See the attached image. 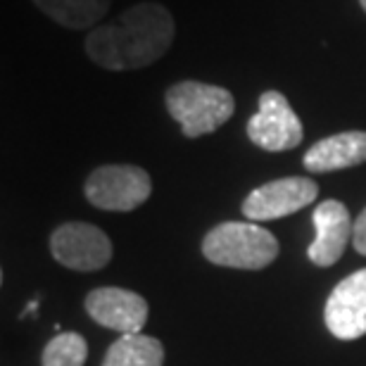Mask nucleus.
I'll return each mask as SVG.
<instances>
[{"label": "nucleus", "instance_id": "dca6fc26", "mask_svg": "<svg viewBox=\"0 0 366 366\" xmlns=\"http://www.w3.org/2000/svg\"><path fill=\"white\" fill-rule=\"evenodd\" d=\"M360 5H362V10L366 12V0H360Z\"/></svg>", "mask_w": 366, "mask_h": 366}, {"label": "nucleus", "instance_id": "6e6552de", "mask_svg": "<svg viewBox=\"0 0 366 366\" xmlns=\"http://www.w3.org/2000/svg\"><path fill=\"white\" fill-rule=\"evenodd\" d=\"M84 307L95 324L117 331L122 335L141 333L148 321V302L143 295L127 288H95L84 300Z\"/></svg>", "mask_w": 366, "mask_h": 366}, {"label": "nucleus", "instance_id": "0eeeda50", "mask_svg": "<svg viewBox=\"0 0 366 366\" xmlns=\"http://www.w3.org/2000/svg\"><path fill=\"white\" fill-rule=\"evenodd\" d=\"M319 195L317 181L310 177H283L254 188L243 200V214L250 222H274L305 209Z\"/></svg>", "mask_w": 366, "mask_h": 366}, {"label": "nucleus", "instance_id": "7ed1b4c3", "mask_svg": "<svg viewBox=\"0 0 366 366\" xmlns=\"http://www.w3.org/2000/svg\"><path fill=\"white\" fill-rule=\"evenodd\" d=\"M164 105L186 138L214 134L236 112V100L229 89L193 79L169 86L164 93Z\"/></svg>", "mask_w": 366, "mask_h": 366}, {"label": "nucleus", "instance_id": "1a4fd4ad", "mask_svg": "<svg viewBox=\"0 0 366 366\" xmlns=\"http://www.w3.org/2000/svg\"><path fill=\"white\" fill-rule=\"evenodd\" d=\"M326 326L335 338L357 340L366 335V269L350 274L326 300Z\"/></svg>", "mask_w": 366, "mask_h": 366}, {"label": "nucleus", "instance_id": "39448f33", "mask_svg": "<svg viewBox=\"0 0 366 366\" xmlns=\"http://www.w3.org/2000/svg\"><path fill=\"white\" fill-rule=\"evenodd\" d=\"M245 131L247 138L267 152L292 150L305 138L302 122L281 91H264L259 95V107L250 117Z\"/></svg>", "mask_w": 366, "mask_h": 366}, {"label": "nucleus", "instance_id": "f03ea898", "mask_svg": "<svg viewBox=\"0 0 366 366\" xmlns=\"http://www.w3.org/2000/svg\"><path fill=\"white\" fill-rule=\"evenodd\" d=\"M202 254L217 267L259 272L278 257V240L254 222H224L207 231Z\"/></svg>", "mask_w": 366, "mask_h": 366}, {"label": "nucleus", "instance_id": "2eb2a0df", "mask_svg": "<svg viewBox=\"0 0 366 366\" xmlns=\"http://www.w3.org/2000/svg\"><path fill=\"white\" fill-rule=\"evenodd\" d=\"M352 245L355 250L366 257V207L360 212V217L355 219V231H352Z\"/></svg>", "mask_w": 366, "mask_h": 366}, {"label": "nucleus", "instance_id": "f8f14e48", "mask_svg": "<svg viewBox=\"0 0 366 366\" xmlns=\"http://www.w3.org/2000/svg\"><path fill=\"white\" fill-rule=\"evenodd\" d=\"M48 19L71 31H91L105 19L112 0H31Z\"/></svg>", "mask_w": 366, "mask_h": 366}, {"label": "nucleus", "instance_id": "9b49d317", "mask_svg": "<svg viewBox=\"0 0 366 366\" xmlns=\"http://www.w3.org/2000/svg\"><path fill=\"white\" fill-rule=\"evenodd\" d=\"M366 162V131H342L321 138L305 152L302 164L312 174H328Z\"/></svg>", "mask_w": 366, "mask_h": 366}, {"label": "nucleus", "instance_id": "9d476101", "mask_svg": "<svg viewBox=\"0 0 366 366\" xmlns=\"http://www.w3.org/2000/svg\"><path fill=\"white\" fill-rule=\"evenodd\" d=\"M312 222L317 229V238L312 240L307 257L321 269L333 267L352 240L355 224L350 219V212L340 200H324L314 207Z\"/></svg>", "mask_w": 366, "mask_h": 366}, {"label": "nucleus", "instance_id": "f257e3e1", "mask_svg": "<svg viewBox=\"0 0 366 366\" xmlns=\"http://www.w3.org/2000/svg\"><path fill=\"white\" fill-rule=\"evenodd\" d=\"M177 39V21L162 3L131 5L112 21H102L84 39L93 64L109 71H131L155 64L169 53Z\"/></svg>", "mask_w": 366, "mask_h": 366}, {"label": "nucleus", "instance_id": "4468645a", "mask_svg": "<svg viewBox=\"0 0 366 366\" xmlns=\"http://www.w3.org/2000/svg\"><path fill=\"white\" fill-rule=\"evenodd\" d=\"M89 357V345L81 333L64 331L57 333L43 347V366H84Z\"/></svg>", "mask_w": 366, "mask_h": 366}, {"label": "nucleus", "instance_id": "20e7f679", "mask_svg": "<svg viewBox=\"0 0 366 366\" xmlns=\"http://www.w3.org/2000/svg\"><path fill=\"white\" fill-rule=\"evenodd\" d=\"M152 193L150 174L136 164H102L86 179L84 195L105 212H134Z\"/></svg>", "mask_w": 366, "mask_h": 366}, {"label": "nucleus", "instance_id": "423d86ee", "mask_svg": "<svg viewBox=\"0 0 366 366\" xmlns=\"http://www.w3.org/2000/svg\"><path fill=\"white\" fill-rule=\"evenodd\" d=\"M50 252L71 272H98L112 259V240L93 224L67 222L50 236Z\"/></svg>", "mask_w": 366, "mask_h": 366}, {"label": "nucleus", "instance_id": "ddd939ff", "mask_svg": "<svg viewBox=\"0 0 366 366\" xmlns=\"http://www.w3.org/2000/svg\"><path fill=\"white\" fill-rule=\"evenodd\" d=\"M162 342L145 333H127L109 345L102 366H162Z\"/></svg>", "mask_w": 366, "mask_h": 366}]
</instances>
